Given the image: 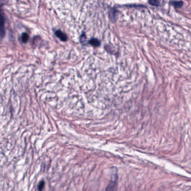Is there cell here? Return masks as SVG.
Masks as SVG:
<instances>
[{"label": "cell", "instance_id": "2", "mask_svg": "<svg viewBox=\"0 0 191 191\" xmlns=\"http://www.w3.org/2000/svg\"><path fill=\"white\" fill-rule=\"evenodd\" d=\"M44 182L43 181H41L39 185H38V190H42L43 188H44Z\"/></svg>", "mask_w": 191, "mask_h": 191}, {"label": "cell", "instance_id": "3", "mask_svg": "<svg viewBox=\"0 0 191 191\" xmlns=\"http://www.w3.org/2000/svg\"><path fill=\"white\" fill-rule=\"evenodd\" d=\"M28 35L26 34H24L22 35V41L24 42H26L28 40Z\"/></svg>", "mask_w": 191, "mask_h": 191}, {"label": "cell", "instance_id": "1", "mask_svg": "<svg viewBox=\"0 0 191 191\" xmlns=\"http://www.w3.org/2000/svg\"><path fill=\"white\" fill-rule=\"evenodd\" d=\"M149 2L151 5L155 6H158L159 4V0H149Z\"/></svg>", "mask_w": 191, "mask_h": 191}]
</instances>
